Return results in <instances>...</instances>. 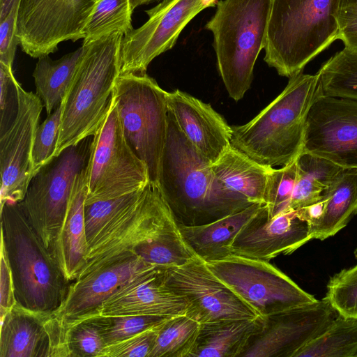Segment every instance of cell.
Here are the masks:
<instances>
[{"label":"cell","mask_w":357,"mask_h":357,"mask_svg":"<svg viewBox=\"0 0 357 357\" xmlns=\"http://www.w3.org/2000/svg\"><path fill=\"white\" fill-rule=\"evenodd\" d=\"M338 315L324 298L264 317L241 357H294Z\"/></svg>","instance_id":"e0dca14e"},{"label":"cell","mask_w":357,"mask_h":357,"mask_svg":"<svg viewBox=\"0 0 357 357\" xmlns=\"http://www.w3.org/2000/svg\"><path fill=\"white\" fill-rule=\"evenodd\" d=\"M0 212L1 240L8 255L17 303L34 312L54 314L70 282L19 203L6 202Z\"/></svg>","instance_id":"8992f818"},{"label":"cell","mask_w":357,"mask_h":357,"mask_svg":"<svg viewBox=\"0 0 357 357\" xmlns=\"http://www.w3.org/2000/svg\"><path fill=\"white\" fill-rule=\"evenodd\" d=\"M296 161V182L288 211H296L318 202L344 169L306 152H302Z\"/></svg>","instance_id":"f1b7e54d"},{"label":"cell","mask_w":357,"mask_h":357,"mask_svg":"<svg viewBox=\"0 0 357 357\" xmlns=\"http://www.w3.org/2000/svg\"><path fill=\"white\" fill-rule=\"evenodd\" d=\"M339 40L342 41L344 47L357 51V20L341 29Z\"/></svg>","instance_id":"f6af8a7d"},{"label":"cell","mask_w":357,"mask_h":357,"mask_svg":"<svg viewBox=\"0 0 357 357\" xmlns=\"http://www.w3.org/2000/svg\"><path fill=\"white\" fill-rule=\"evenodd\" d=\"M0 357H70L68 331L54 314L17 303L1 319Z\"/></svg>","instance_id":"ac0fdd59"},{"label":"cell","mask_w":357,"mask_h":357,"mask_svg":"<svg viewBox=\"0 0 357 357\" xmlns=\"http://www.w3.org/2000/svg\"><path fill=\"white\" fill-rule=\"evenodd\" d=\"M317 74L319 94L357 100V51L344 47L325 62Z\"/></svg>","instance_id":"4dcf8cb0"},{"label":"cell","mask_w":357,"mask_h":357,"mask_svg":"<svg viewBox=\"0 0 357 357\" xmlns=\"http://www.w3.org/2000/svg\"><path fill=\"white\" fill-rule=\"evenodd\" d=\"M272 0H220L205 25L213 36L218 68L229 96L242 99L264 49Z\"/></svg>","instance_id":"52a82bcc"},{"label":"cell","mask_w":357,"mask_h":357,"mask_svg":"<svg viewBox=\"0 0 357 357\" xmlns=\"http://www.w3.org/2000/svg\"><path fill=\"white\" fill-rule=\"evenodd\" d=\"M296 160L280 169L273 168L269 175L266 197L268 218L288 211L296 182Z\"/></svg>","instance_id":"8d00e7d4"},{"label":"cell","mask_w":357,"mask_h":357,"mask_svg":"<svg viewBox=\"0 0 357 357\" xmlns=\"http://www.w3.org/2000/svg\"><path fill=\"white\" fill-rule=\"evenodd\" d=\"M123 34L115 32L88 45L62 101L59 135L54 157L93 137L109 109L120 75Z\"/></svg>","instance_id":"5b68a950"},{"label":"cell","mask_w":357,"mask_h":357,"mask_svg":"<svg viewBox=\"0 0 357 357\" xmlns=\"http://www.w3.org/2000/svg\"><path fill=\"white\" fill-rule=\"evenodd\" d=\"M326 289L324 298L338 314L357 318V264L334 274Z\"/></svg>","instance_id":"d590c367"},{"label":"cell","mask_w":357,"mask_h":357,"mask_svg":"<svg viewBox=\"0 0 357 357\" xmlns=\"http://www.w3.org/2000/svg\"><path fill=\"white\" fill-rule=\"evenodd\" d=\"M199 326L185 314L169 318L160 326L149 357H190Z\"/></svg>","instance_id":"d6a6232c"},{"label":"cell","mask_w":357,"mask_h":357,"mask_svg":"<svg viewBox=\"0 0 357 357\" xmlns=\"http://www.w3.org/2000/svg\"><path fill=\"white\" fill-rule=\"evenodd\" d=\"M218 0H162L145 10L148 20L123 35L120 75L144 74L151 62L171 50L187 24Z\"/></svg>","instance_id":"4fadbf2b"},{"label":"cell","mask_w":357,"mask_h":357,"mask_svg":"<svg viewBox=\"0 0 357 357\" xmlns=\"http://www.w3.org/2000/svg\"><path fill=\"white\" fill-rule=\"evenodd\" d=\"M146 188L118 198L98 201L85 205L86 233L89 246L108 223L141 198Z\"/></svg>","instance_id":"e575fe53"},{"label":"cell","mask_w":357,"mask_h":357,"mask_svg":"<svg viewBox=\"0 0 357 357\" xmlns=\"http://www.w3.org/2000/svg\"><path fill=\"white\" fill-rule=\"evenodd\" d=\"M273 169L232 146L211 164L215 176L226 189L241 195L253 204H266L268 178Z\"/></svg>","instance_id":"484cf974"},{"label":"cell","mask_w":357,"mask_h":357,"mask_svg":"<svg viewBox=\"0 0 357 357\" xmlns=\"http://www.w3.org/2000/svg\"><path fill=\"white\" fill-rule=\"evenodd\" d=\"M92 1L96 3V1H97L98 0H92Z\"/></svg>","instance_id":"c3c4849f"},{"label":"cell","mask_w":357,"mask_h":357,"mask_svg":"<svg viewBox=\"0 0 357 357\" xmlns=\"http://www.w3.org/2000/svg\"><path fill=\"white\" fill-rule=\"evenodd\" d=\"M88 45L65 54L57 60L49 55L38 58L33 73L37 96L41 99L47 115L63 101Z\"/></svg>","instance_id":"83f0119b"},{"label":"cell","mask_w":357,"mask_h":357,"mask_svg":"<svg viewBox=\"0 0 357 357\" xmlns=\"http://www.w3.org/2000/svg\"><path fill=\"white\" fill-rule=\"evenodd\" d=\"M16 303L12 271L4 243L1 240L0 320Z\"/></svg>","instance_id":"7bdbcfd3"},{"label":"cell","mask_w":357,"mask_h":357,"mask_svg":"<svg viewBox=\"0 0 357 357\" xmlns=\"http://www.w3.org/2000/svg\"><path fill=\"white\" fill-rule=\"evenodd\" d=\"M20 0H0V20L4 18L9 12L20 3Z\"/></svg>","instance_id":"bcb514c9"},{"label":"cell","mask_w":357,"mask_h":357,"mask_svg":"<svg viewBox=\"0 0 357 357\" xmlns=\"http://www.w3.org/2000/svg\"><path fill=\"white\" fill-rule=\"evenodd\" d=\"M319 93L317 74L303 72L255 118L231 126V146L257 162L284 166L303 152L307 116Z\"/></svg>","instance_id":"3957f363"},{"label":"cell","mask_w":357,"mask_h":357,"mask_svg":"<svg viewBox=\"0 0 357 357\" xmlns=\"http://www.w3.org/2000/svg\"><path fill=\"white\" fill-rule=\"evenodd\" d=\"M13 69L0 63V135L15 121L19 107L17 84Z\"/></svg>","instance_id":"60d3db41"},{"label":"cell","mask_w":357,"mask_h":357,"mask_svg":"<svg viewBox=\"0 0 357 357\" xmlns=\"http://www.w3.org/2000/svg\"><path fill=\"white\" fill-rule=\"evenodd\" d=\"M357 357V318L338 314L294 357Z\"/></svg>","instance_id":"f546056e"},{"label":"cell","mask_w":357,"mask_h":357,"mask_svg":"<svg viewBox=\"0 0 357 357\" xmlns=\"http://www.w3.org/2000/svg\"><path fill=\"white\" fill-rule=\"evenodd\" d=\"M265 205L255 203L208 224H178V227L185 242L197 257L205 261L220 259L231 255L230 248L235 238Z\"/></svg>","instance_id":"cb8c5ba5"},{"label":"cell","mask_w":357,"mask_h":357,"mask_svg":"<svg viewBox=\"0 0 357 357\" xmlns=\"http://www.w3.org/2000/svg\"><path fill=\"white\" fill-rule=\"evenodd\" d=\"M96 319L106 345L162 324L172 317L158 315L97 316Z\"/></svg>","instance_id":"836d02e7"},{"label":"cell","mask_w":357,"mask_h":357,"mask_svg":"<svg viewBox=\"0 0 357 357\" xmlns=\"http://www.w3.org/2000/svg\"><path fill=\"white\" fill-rule=\"evenodd\" d=\"M19 107L15 121L0 135L1 207L24 199L33 177L32 151L43 102L17 84Z\"/></svg>","instance_id":"2e32d148"},{"label":"cell","mask_w":357,"mask_h":357,"mask_svg":"<svg viewBox=\"0 0 357 357\" xmlns=\"http://www.w3.org/2000/svg\"><path fill=\"white\" fill-rule=\"evenodd\" d=\"M87 137L63 150L32 178L19 202L28 221L50 250L66 213L76 175L88 162Z\"/></svg>","instance_id":"30bf717a"},{"label":"cell","mask_w":357,"mask_h":357,"mask_svg":"<svg viewBox=\"0 0 357 357\" xmlns=\"http://www.w3.org/2000/svg\"><path fill=\"white\" fill-rule=\"evenodd\" d=\"M95 4L92 0H20L17 36L22 50L38 59L56 51L62 42L84 39Z\"/></svg>","instance_id":"7c38bea8"},{"label":"cell","mask_w":357,"mask_h":357,"mask_svg":"<svg viewBox=\"0 0 357 357\" xmlns=\"http://www.w3.org/2000/svg\"><path fill=\"white\" fill-rule=\"evenodd\" d=\"M322 197L324 213L310 226L312 239L320 241L335 235L357 214V169L344 168Z\"/></svg>","instance_id":"4316f807"},{"label":"cell","mask_w":357,"mask_h":357,"mask_svg":"<svg viewBox=\"0 0 357 357\" xmlns=\"http://www.w3.org/2000/svg\"><path fill=\"white\" fill-rule=\"evenodd\" d=\"M61 112L62 102L38 126L32 151L33 176L54 158L59 135Z\"/></svg>","instance_id":"74e56055"},{"label":"cell","mask_w":357,"mask_h":357,"mask_svg":"<svg viewBox=\"0 0 357 357\" xmlns=\"http://www.w3.org/2000/svg\"><path fill=\"white\" fill-rule=\"evenodd\" d=\"M163 269L146 271L121 287L102 303L93 317L185 315L186 303L166 285Z\"/></svg>","instance_id":"7402d4cb"},{"label":"cell","mask_w":357,"mask_h":357,"mask_svg":"<svg viewBox=\"0 0 357 357\" xmlns=\"http://www.w3.org/2000/svg\"><path fill=\"white\" fill-rule=\"evenodd\" d=\"M86 176L85 205L118 198L150 183L146 164L127 143L113 98L104 121L93 136Z\"/></svg>","instance_id":"9c48e42d"},{"label":"cell","mask_w":357,"mask_h":357,"mask_svg":"<svg viewBox=\"0 0 357 357\" xmlns=\"http://www.w3.org/2000/svg\"><path fill=\"white\" fill-rule=\"evenodd\" d=\"M87 190L85 167L75 176L65 218L50 249L69 282L77 278L89 251L84 217Z\"/></svg>","instance_id":"603a6c76"},{"label":"cell","mask_w":357,"mask_h":357,"mask_svg":"<svg viewBox=\"0 0 357 357\" xmlns=\"http://www.w3.org/2000/svg\"><path fill=\"white\" fill-rule=\"evenodd\" d=\"M159 268L135 253L105 268L73 281L60 307L55 312L65 328L93 317L102 303L135 278Z\"/></svg>","instance_id":"d6986e66"},{"label":"cell","mask_w":357,"mask_h":357,"mask_svg":"<svg viewBox=\"0 0 357 357\" xmlns=\"http://www.w3.org/2000/svg\"><path fill=\"white\" fill-rule=\"evenodd\" d=\"M354 256H355V258H356V260H357V247H356V249H355V250H354Z\"/></svg>","instance_id":"7dc6e473"},{"label":"cell","mask_w":357,"mask_h":357,"mask_svg":"<svg viewBox=\"0 0 357 357\" xmlns=\"http://www.w3.org/2000/svg\"><path fill=\"white\" fill-rule=\"evenodd\" d=\"M357 20V0H340L338 21L340 29Z\"/></svg>","instance_id":"ee69618b"},{"label":"cell","mask_w":357,"mask_h":357,"mask_svg":"<svg viewBox=\"0 0 357 357\" xmlns=\"http://www.w3.org/2000/svg\"><path fill=\"white\" fill-rule=\"evenodd\" d=\"M206 262L262 318L317 301L268 261L230 255Z\"/></svg>","instance_id":"8fae6325"},{"label":"cell","mask_w":357,"mask_h":357,"mask_svg":"<svg viewBox=\"0 0 357 357\" xmlns=\"http://www.w3.org/2000/svg\"><path fill=\"white\" fill-rule=\"evenodd\" d=\"M132 253L162 268L182 265L196 256L185 242L178 223L157 185L149 183L135 204L100 231L90 245L76 280Z\"/></svg>","instance_id":"6da1fadb"},{"label":"cell","mask_w":357,"mask_h":357,"mask_svg":"<svg viewBox=\"0 0 357 357\" xmlns=\"http://www.w3.org/2000/svg\"><path fill=\"white\" fill-rule=\"evenodd\" d=\"M19 4L0 20V63L13 69L19 40L17 36V17Z\"/></svg>","instance_id":"b9f144b4"},{"label":"cell","mask_w":357,"mask_h":357,"mask_svg":"<svg viewBox=\"0 0 357 357\" xmlns=\"http://www.w3.org/2000/svg\"><path fill=\"white\" fill-rule=\"evenodd\" d=\"M161 326L162 324L122 341L106 345L100 357H149Z\"/></svg>","instance_id":"ab89813d"},{"label":"cell","mask_w":357,"mask_h":357,"mask_svg":"<svg viewBox=\"0 0 357 357\" xmlns=\"http://www.w3.org/2000/svg\"><path fill=\"white\" fill-rule=\"evenodd\" d=\"M130 0H98L84 29L83 45L115 32L123 35L133 28Z\"/></svg>","instance_id":"1f68e13d"},{"label":"cell","mask_w":357,"mask_h":357,"mask_svg":"<svg viewBox=\"0 0 357 357\" xmlns=\"http://www.w3.org/2000/svg\"><path fill=\"white\" fill-rule=\"evenodd\" d=\"M303 152L357 169V100L318 93L307 116Z\"/></svg>","instance_id":"9a60e30c"},{"label":"cell","mask_w":357,"mask_h":357,"mask_svg":"<svg viewBox=\"0 0 357 357\" xmlns=\"http://www.w3.org/2000/svg\"><path fill=\"white\" fill-rule=\"evenodd\" d=\"M105 346L95 317L84 319L68 331L70 357H100Z\"/></svg>","instance_id":"f35d334b"},{"label":"cell","mask_w":357,"mask_h":357,"mask_svg":"<svg viewBox=\"0 0 357 357\" xmlns=\"http://www.w3.org/2000/svg\"><path fill=\"white\" fill-rule=\"evenodd\" d=\"M166 285L186 303L188 317L199 324L260 317L195 256L163 269Z\"/></svg>","instance_id":"5bb4252c"},{"label":"cell","mask_w":357,"mask_h":357,"mask_svg":"<svg viewBox=\"0 0 357 357\" xmlns=\"http://www.w3.org/2000/svg\"><path fill=\"white\" fill-rule=\"evenodd\" d=\"M311 240L308 223L296 211L268 218L266 204L238 234L230 253L269 261L281 254L290 255Z\"/></svg>","instance_id":"ffe728a7"},{"label":"cell","mask_w":357,"mask_h":357,"mask_svg":"<svg viewBox=\"0 0 357 357\" xmlns=\"http://www.w3.org/2000/svg\"><path fill=\"white\" fill-rule=\"evenodd\" d=\"M340 0H272L264 61L284 77L301 72L339 39Z\"/></svg>","instance_id":"277c9868"},{"label":"cell","mask_w":357,"mask_h":357,"mask_svg":"<svg viewBox=\"0 0 357 357\" xmlns=\"http://www.w3.org/2000/svg\"><path fill=\"white\" fill-rule=\"evenodd\" d=\"M158 188L177 222L187 226L212 222L253 204L218 181L211 163L190 144L169 114Z\"/></svg>","instance_id":"7a4b0ae2"},{"label":"cell","mask_w":357,"mask_h":357,"mask_svg":"<svg viewBox=\"0 0 357 357\" xmlns=\"http://www.w3.org/2000/svg\"><path fill=\"white\" fill-rule=\"evenodd\" d=\"M263 325L261 317L200 324L190 357H241Z\"/></svg>","instance_id":"d4e9b609"},{"label":"cell","mask_w":357,"mask_h":357,"mask_svg":"<svg viewBox=\"0 0 357 357\" xmlns=\"http://www.w3.org/2000/svg\"><path fill=\"white\" fill-rule=\"evenodd\" d=\"M167 97L146 73L119 75L112 94L127 143L146 164L152 185L158 186L167 138Z\"/></svg>","instance_id":"ba28073f"},{"label":"cell","mask_w":357,"mask_h":357,"mask_svg":"<svg viewBox=\"0 0 357 357\" xmlns=\"http://www.w3.org/2000/svg\"><path fill=\"white\" fill-rule=\"evenodd\" d=\"M167 106L178 129L211 164L231 146V126L210 104L176 89L168 92Z\"/></svg>","instance_id":"44dd1931"}]
</instances>
